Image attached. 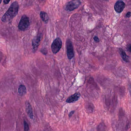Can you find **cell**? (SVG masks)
Returning a JSON list of instances; mask_svg holds the SVG:
<instances>
[{
	"label": "cell",
	"mask_w": 131,
	"mask_h": 131,
	"mask_svg": "<svg viewBox=\"0 0 131 131\" xmlns=\"http://www.w3.org/2000/svg\"><path fill=\"white\" fill-rule=\"evenodd\" d=\"M19 5L18 2L12 3L7 12L2 17V21L6 22L12 20L17 15L19 11Z\"/></svg>",
	"instance_id": "1"
},
{
	"label": "cell",
	"mask_w": 131,
	"mask_h": 131,
	"mask_svg": "<svg viewBox=\"0 0 131 131\" xmlns=\"http://www.w3.org/2000/svg\"><path fill=\"white\" fill-rule=\"evenodd\" d=\"M30 25V20L29 17L24 15L21 17L19 24L18 27L21 31H25L29 27Z\"/></svg>",
	"instance_id": "2"
},
{
	"label": "cell",
	"mask_w": 131,
	"mask_h": 131,
	"mask_svg": "<svg viewBox=\"0 0 131 131\" xmlns=\"http://www.w3.org/2000/svg\"><path fill=\"white\" fill-rule=\"evenodd\" d=\"M62 46V42L59 37H57L53 41L51 45L52 52L54 54L57 53L60 50Z\"/></svg>",
	"instance_id": "3"
},
{
	"label": "cell",
	"mask_w": 131,
	"mask_h": 131,
	"mask_svg": "<svg viewBox=\"0 0 131 131\" xmlns=\"http://www.w3.org/2000/svg\"><path fill=\"white\" fill-rule=\"evenodd\" d=\"M81 2L79 0H72L66 3L65 8L66 10L71 11L79 7Z\"/></svg>",
	"instance_id": "4"
},
{
	"label": "cell",
	"mask_w": 131,
	"mask_h": 131,
	"mask_svg": "<svg viewBox=\"0 0 131 131\" xmlns=\"http://www.w3.org/2000/svg\"><path fill=\"white\" fill-rule=\"evenodd\" d=\"M67 56L69 60L73 58L74 56V49L72 42L70 40H67L66 41Z\"/></svg>",
	"instance_id": "5"
},
{
	"label": "cell",
	"mask_w": 131,
	"mask_h": 131,
	"mask_svg": "<svg viewBox=\"0 0 131 131\" xmlns=\"http://www.w3.org/2000/svg\"><path fill=\"white\" fill-rule=\"evenodd\" d=\"M125 7V3L122 0H118L115 3L114 5V9L117 13H120L122 12Z\"/></svg>",
	"instance_id": "6"
},
{
	"label": "cell",
	"mask_w": 131,
	"mask_h": 131,
	"mask_svg": "<svg viewBox=\"0 0 131 131\" xmlns=\"http://www.w3.org/2000/svg\"><path fill=\"white\" fill-rule=\"evenodd\" d=\"M42 36V34H40L36 37L34 38V39L32 41V46L34 50H36L38 48V46L40 44Z\"/></svg>",
	"instance_id": "7"
},
{
	"label": "cell",
	"mask_w": 131,
	"mask_h": 131,
	"mask_svg": "<svg viewBox=\"0 0 131 131\" xmlns=\"http://www.w3.org/2000/svg\"><path fill=\"white\" fill-rule=\"evenodd\" d=\"M25 110H26L27 113L30 118L31 119H33L34 118V114H33L31 105L28 101L25 103Z\"/></svg>",
	"instance_id": "8"
},
{
	"label": "cell",
	"mask_w": 131,
	"mask_h": 131,
	"mask_svg": "<svg viewBox=\"0 0 131 131\" xmlns=\"http://www.w3.org/2000/svg\"><path fill=\"white\" fill-rule=\"evenodd\" d=\"M80 95L79 93H75V94L72 95L67 99V102L68 103H74L77 101L80 97Z\"/></svg>",
	"instance_id": "9"
},
{
	"label": "cell",
	"mask_w": 131,
	"mask_h": 131,
	"mask_svg": "<svg viewBox=\"0 0 131 131\" xmlns=\"http://www.w3.org/2000/svg\"><path fill=\"white\" fill-rule=\"evenodd\" d=\"M18 94L20 96H23L27 93L26 88L25 86L21 85L18 88Z\"/></svg>",
	"instance_id": "10"
},
{
	"label": "cell",
	"mask_w": 131,
	"mask_h": 131,
	"mask_svg": "<svg viewBox=\"0 0 131 131\" xmlns=\"http://www.w3.org/2000/svg\"><path fill=\"white\" fill-rule=\"evenodd\" d=\"M119 51L121 55V57H122L123 60L126 62H129V57L127 56V55L126 54L125 51L122 48H119Z\"/></svg>",
	"instance_id": "11"
},
{
	"label": "cell",
	"mask_w": 131,
	"mask_h": 131,
	"mask_svg": "<svg viewBox=\"0 0 131 131\" xmlns=\"http://www.w3.org/2000/svg\"><path fill=\"white\" fill-rule=\"evenodd\" d=\"M40 17L44 22L47 23L49 20V17L46 12L44 11H41L40 13Z\"/></svg>",
	"instance_id": "12"
},
{
	"label": "cell",
	"mask_w": 131,
	"mask_h": 131,
	"mask_svg": "<svg viewBox=\"0 0 131 131\" xmlns=\"http://www.w3.org/2000/svg\"><path fill=\"white\" fill-rule=\"evenodd\" d=\"M24 131H29V125L25 120H24Z\"/></svg>",
	"instance_id": "13"
},
{
	"label": "cell",
	"mask_w": 131,
	"mask_h": 131,
	"mask_svg": "<svg viewBox=\"0 0 131 131\" xmlns=\"http://www.w3.org/2000/svg\"><path fill=\"white\" fill-rule=\"evenodd\" d=\"M42 53H43V54L46 55L47 53V50L46 48H44V49H42L41 50Z\"/></svg>",
	"instance_id": "14"
},
{
	"label": "cell",
	"mask_w": 131,
	"mask_h": 131,
	"mask_svg": "<svg viewBox=\"0 0 131 131\" xmlns=\"http://www.w3.org/2000/svg\"><path fill=\"white\" fill-rule=\"evenodd\" d=\"M130 15H131V12H128L126 14L125 17L126 18H129L130 17Z\"/></svg>",
	"instance_id": "15"
},
{
	"label": "cell",
	"mask_w": 131,
	"mask_h": 131,
	"mask_svg": "<svg viewBox=\"0 0 131 131\" xmlns=\"http://www.w3.org/2000/svg\"><path fill=\"white\" fill-rule=\"evenodd\" d=\"M93 39H94V41H95L96 42H99V39H98V37L95 36L94 37V38H93Z\"/></svg>",
	"instance_id": "16"
},
{
	"label": "cell",
	"mask_w": 131,
	"mask_h": 131,
	"mask_svg": "<svg viewBox=\"0 0 131 131\" xmlns=\"http://www.w3.org/2000/svg\"><path fill=\"white\" fill-rule=\"evenodd\" d=\"M10 1V0H4L3 2V3H4V4H8Z\"/></svg>",
	"instance_id": "17"
},
{
	"label": "cell",
	"mask_w": 131,
	"mask_h": 131,
	"mask_svg": "<svg viewBox=\"0 0 131 131\" xmlns=\"http://www.w3.org/2000/svg\"><path fill=\"white\" fill-rule=\"evenodd\" d=\"M74 111H72V112H70V113H69V117H72V115H73V114L74 113Z\"/></svg>",
	"instance_id": "18"
},
{
	"label": "cell",
	"mask_w": 131,
	"mask_h": 131,
	"mask_svg": "<svg viewBox=\"0 0 131 131\" xmlns=\"http://www.w3.org/2000/svg\"><path fill=\"white\" fill-rule=\"evenodd\" d=\"M1 2H2V0H0V4L1 3Z\"/></svg>",
	"instance_id": "19"
}]
</instances>
